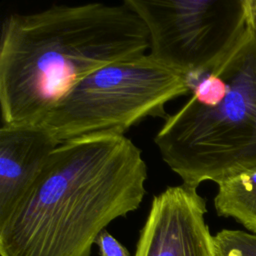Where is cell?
I'll return each mask as SVG.
<instances>
[{"label":"cell","mask_w":256,"mask_h":256,"mask_svg":"<svg viewBox=\"0 0 256 256\" xmlns=\"http://www.w3.org/2000/svg\"><path fill=\"white\" fill-rule=\"evenodd\" d=\"M154 137L182 183L198 187L256 167V35L244 32Z\"/></svg>","instance_id":"obj_3"},{"label":"cell","mask_w":256,"mask_h":256,"mask_svg":"<svg viewBox=\"0 0 256 256\" xmlns=\"http://www.w3.org/2000/svg\"><path fill=\"white\" fill-rule=\"evenodd\" d=\"M214 207L219 216L233 218L256 234V167L217 183Z\"/></svg>","instance_id":"obj_8"},{"label":"cell","mask_w":256,"mask_h":256,"mask_svg":"<svg viewBox=\"0 0 256 256\" xmlns=\"http://www.w3.org/2000/svg\"><path fill=\"white\" fill-rule=\"evenodd\" d=\"M95 244L99 248L100 256H131L129 251L106 230L99 234Z\"/></svg>","instance_id":"obj_10"},{"label":"cell","mask_w":256,"mask_h":256,"mask_svg":"<svg viewBox=\"0 0 256 256\" xmlns=\"http://www.w3.org/2000/svg\"><path fill=\"white\" fill-rule=\"evenodd\" d=\"M60 143L41 125H1L0 223L22 200Z\"/></svg>","instance_id":"obj_7"},{"label":"cell","mask_w":256,"mask_h":256,"mask_svg":"<svg viewBox=\"0 0 256 256\" xmlns=\"http://www.w3.org/2000/svg\"><path fill=\"white\" fill-rule=\"evenodd\" d=\"M146 180L141 150L122 134L60 143L0 223V255L90 256L108 224L138 209Z\"/></svg>","instance_id":"obj_1"},{"label":"cell","mask_w":256,"mask_h":256,"mask_svg":"<svg viewBox=\"0 0 256 256\" xmlns=\"http://www.w3.org/2000/svg\"><path fill=\"white\" fill-rule=\"evenodd\" d=\"M249 23L256 35V0H248Z\"/></svg>","instance_id":"obj_11"},{"label":"cell","mask_w":256,"mask_h":256,"mask_svg":"<svg viewBox=\"0 0 256 256\" xmlns=\"http://www.w3.org/2000/svg\"><path fill=\"white\" fill-rule=\"evenodd\" d=\"M187 77L148 53L109 64L83 77L39 125L59 143L95 134H122L148 117H168L165 106L191 93Z\"/></svg>","instance_id":"obj_4"},{"label":"cell","mask_w":256,"mask_h":256,"mask_svg":"<svg viewBox=\"0 0 256 256\" xmlns=\"http://www.w3.org/2000/svg\"><path fill=\"white\" fill-rule=\"evenodd\" d=\"M148 50L147 28L124 2L55 5L7 16L0 39L2 125L39 124L83 77Z\"/></svg>","instance_id":"obj_2"},{"label":"cell","mask_w":256,"mask_h":256,"mask_svg":"<svg viewBox=\"0 0 256 256\" xmlns=\"http://www.w3.org/2000/svg\"><path fill=\"white\" fill-rule=\"evenodd\" d=\"M144 22L149 55L191 82L214 68L249 22L248 0H124Z\"/></svg>","instance_id":"obj_5"},{"label":"cell","mask_w":256,"mask_h":256,"mask_svg":"<svg viewBox=\"0 0 256 256\" xmlns=\"http://www.w3.org/2000/svg\"><path fill=\"white\" fill-rule=\"evenodd\" d=\"M206 201L185 183L155 195L134 256H215Z\"/></svg>","instance_id":"obj_6"},{"label":"cell","mask_w":256,"mask_h":256,"mask_svg":"<svg viewBox=\"0 0 256 256\" xmlns=\"http://www.w3.org/2000/svg\"><path fill=\"white\" fill-rule=\"evenodd\" d=\"M215 256H256V234L223 229L213 235Z\"/></svg>","instance_id":"obj_9"}]
</instances>
